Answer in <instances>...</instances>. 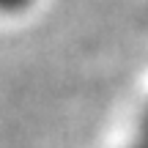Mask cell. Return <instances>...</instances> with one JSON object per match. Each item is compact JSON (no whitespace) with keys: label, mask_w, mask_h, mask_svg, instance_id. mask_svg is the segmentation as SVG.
<instances>
[{"label":"cell","mask_w":148,"mask_h":148,"mask_svg":"<svg viewBox=\"0 0 148 148\" xmlns=\"http://www.w3.org/2000/svg\"><path fill=\"white\" fill-rule=\"evenodd\" d=\"M33 0H0V14H22Z\"/></svg>","instance_id":"1"}]
</instances>
